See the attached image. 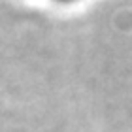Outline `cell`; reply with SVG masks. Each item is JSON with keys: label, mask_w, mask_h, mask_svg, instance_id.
Wrapping results in <instances>:
<instances>
[{"label": "cell", "mask_w": 132, "mask_h": 132, "mask_svg": "<svg viewBox=\"0 0 132 132\" xmlns=\"http://www.w3.org/2000/svg\"><path fill=\"white\" fill-rule=\"evenodd\" d=\"M59 2H74V0H59Z\"/></svg>", "instance_id": "cell-1"}]
</instances>
